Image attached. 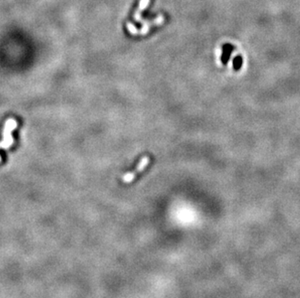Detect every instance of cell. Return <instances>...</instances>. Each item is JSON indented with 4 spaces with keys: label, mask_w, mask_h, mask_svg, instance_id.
Returning a JSON list of instances; mask_svg holds the SVG:
<instances>
[{
    "label": "cell",
    "mask_w": 300,
    "mask_h": 298,
    "mask_svg": "<svg viewBox=\"0 0 300 298\" xmlns=\"http://www.w3.org/2000/svg\"><path fill=\"white\" fill-rule=\"evenodd\" d=\"M18 127V122H17L16 119L14 118H9L7 119L4 123L3 127V140L2 141H0V148L2 149H9L13 144H14V139L12 137V132ZM1 156H0V163H1Z\"/></svg>",
    "instance_id": "1"
},
{
    "label": "cell",
    "mask_w": 300,
    "mask_h": 298,
    "mask_svg": "<svg viewBox=\"0 0 300 298\" xmlns=\"http://www.w3.org/2000/svg\"><path fill=\"white\" fill-rule=\"evenodd\" d=\"M149 163H150V158H149L148 156H144L142 159L140 160V162L138 163L137 167L135 168V170H133V172H128V173L124 174V175L122 176V178H121L122 182H124V183H130V182H132L133 180H134L136 174L142 172L143 170L148 167Z\"/></svg>",
    "instance_id": "2"
},
{
    "label": "cell",
    "mask_w": 300,
    "mask_h": 298,
    "mask_svg": "<svg viewBox=\"0 0 300 298\" xmlns=\"http://www.w3.org/2000/svg\"><path fill=\"white\" fill-rule=\"evenodd\" d=\"M150 1H151V0H140L139 7H138L137 11H136V12H135V14H134V20H135L136 21L142 22V21H143V20L141 19V12H142L143 10H145L146 8L149 6Z\"/></svg>",
    "instance_id": "3"
},
{
    "label": "cell",
    "mask_w": 300,
    "mask_h": 298,
    "mask_svg": "<svg viewBox=\"0 0 300 298\" xmlns=\"http://www.w3.org/2000/svg\"><path fill=\"white\" fill-rule=\"evenodd\" d=\"M126 28H127L128 32L131 34V35H133V36L139 35V30L135 27V25L132 24L131 22H127L126 23Z\"/></svg>",
    "instance_id": "4"
},
{
    "label": "cell",
    "mask_w": 300,
    "mask_h": 298,
    "mask_svg": "<svg viewBox=\"0 0 300 298\" xmlns=\"http://www.w3.org/2000/svg\"><path fill=\"white\" fill-rule=\"evenodd\" d=\"M163 22H164V16H163V15H158L157 18L153 21L154 26H155V25H161Z\"/></svg>",
    "instance_id": "5"
}]
</instances>
